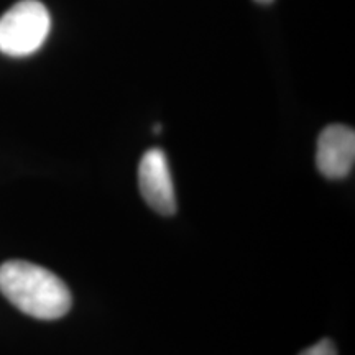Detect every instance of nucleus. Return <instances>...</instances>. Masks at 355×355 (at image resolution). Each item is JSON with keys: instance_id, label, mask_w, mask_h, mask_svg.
Masks as SVG:
<instances>
[{"instance_id": "f257e3e1", "label": "nucleus", "mask_w": 355, "mask_h": 355, "mask_svg": "<svg viewBox=\"0 0 355 355\" xmlns=\"http://www.w3.org/2000/svg\"><path fill=\"white\" fill-rule=\"evenodd\" d=\"M0 293L21 313L44 321L63 318L73 303L63 279L24 260L0 265Z\"/></svg>"}, {"instance_id": "f03ea898", "label": "nucleus", "mask_w": 355, "mask_h": 355, "mask_svg": "<svg viewBox=\"0 0 355 355\" xmlns=\"http://www.w3.org/2000/svg\"><path fill=\"white\" fill-rule=\"evenodd\" d=\"M51 17L40 0H20L0 17V53L21 58L43 46Z\"/></svg>"}, {"instance_id": "7ed1b4c3", "label": "nucleus", "mask_w": 355, "mask_h": 355, "mask_svg": "<svg viewBox=\"0 0 355 355\" xmlns=\"http://www.w3.org/2000/svg\"><path fill=\"white\" fill-rule=\"evenodd\" d=\"M139 186L141 196L152 209L162 216L175 214V184L163 150L150 148L144 153L139 165Z\"/></svg>"}, {"instance_id": "20e7f679", "label": "nucleus", "mask_w": 355, "mask_h": 355, "mask_svg": "<svg viewBox=\"0 0 355 355\" xmlns=\"http://www.w3.org/2000/svg\"><path fill=\"white\" fill-rule=\"evenodd\" d=\"M355 163V132L347 125L326 127L318 139L316 165L329 180L349 176Z\"/></svg>"}, {"instance_id": "39448f33", "label": "nucleus", "mask_w": 355, "mask_h": 355, "mask_svg": "<svg viewBox=\"0 0 355 355\" xmlns=\"http://www.w3.org/2000/svg\"><path fill=\"white\" fill-rule=\"evenodd\" d=\"M300 355H337V349L331 339H321L319 343L304 349Z\"/></svg>"}, {"instance_id": "423d86ee", "label": "nucleus", "mask_w": 355, "mask_h": 355, "mask_svg": "<svg viewBox=\"0 0 355 355\" xmlns=\"http://www.w3.org/2000/svg\"><path fill=\"white\" fill-rule=\"evenodd\" d=\"M255 2H260V3H272L273 0H255Z\"/></svg>"}]
</instances>
